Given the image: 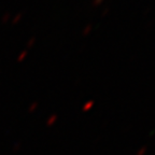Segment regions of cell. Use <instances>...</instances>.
I'll return each instance as SVG.
<instances>
[{
    "mask_svg": "<svg viewBox=\"0 0 155 155\" xmlns=\"http://www.w3.org/2000/svg\"><path fill=\"white\" fill-rule=\"evenodd\" d=\"M147 151H148V148L147 147H142V148H140L139 150H138V152L136 153V155H145V153H147Z\"/></svg>",
    "mask_w": 155,
    "mask_h": 155,
    "instance_id": "6da1fadb",
    "label": "cell"
},
{
    "mask_svg": "<svg viewBox=\"0 0 155 155\" xmlns=\"http://www.w3.org/2000/svg\"><path fill=\"white\" fill-rule=\"evenodd\" d=\"M103 1V0H96V4H100Z\"/></svg>",
    "mask_w": 155,
    "mask_h": 155,
    "instance_id": "7a4b0ae2",
    "label": "cell"
}]
</instances>
